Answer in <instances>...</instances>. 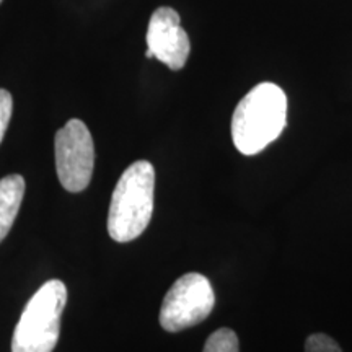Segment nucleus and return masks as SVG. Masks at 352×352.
<instances>
[{"label": "nucleus", "instance_id": "3", "mask_svg": "<svg viewBox=\"0 0 352 352\" xmlns=\"http://www.w3.org/2000/svg\"><path fill=\"white\" fill-rule=\"evenodd\" d=\"M67 287L63 280L44 283L26 303L12 338V352H52L59 341Z\"/></svg>", "mask_w": 352, "mask_h": 352}, {"label": "nucleus", "instance_id": "5", "mask_svg": "<svg viewBox=\"0 0 352 352\" xmlns=\"http://www.w3.org/2000/svg\"><path fill=\"white\" fill-rule=\"evenodd\" d=\"M56 170L59 182L69 192H80L91 182L95 147L90 131L80 120H70L54 139Z\"/></svg>", "mask_w": 352, "mask_h": 352}, {"label": "nucleus", "instance_id": "10", "mask_svg": "<svg viewBox=\"0 0 352 352\" xmlns=\"http://www.w3.org/2000/svg\"><path fill=\"white\" fill-rule=\"evenodd\" d=\"M13 113V100L12 95L7 90L0 88V142H2L3 135L8 127V122L12 120Z\"/></svg>", "mask_w": 352, "mask_h": 352}, {"label": "nucleus", "instance_id": "11", "mask_svg": "<svg viewBox=\"0 0 352 352\" xmlns=\"http://www.w3.org/2000/svg\"><path fill=\"white\" fill-rule=\"evenodd\" d=\"M0 3H2V0H0Z\"/></svg>", "mask_w": 352, "mask_h": 352}, {"label": "nucleus", "instance_id": "4", "mask_svg": "<svg viewBox=\"0 0 352 352\" xmlns=\"http://www.w3.org/2000/svg\"><path fill=\"white\" fill-rule=\"evenodd\" d=\"M212 285L199 272H188L171 285L160 308V327L168 333H178L196 327L214 310Z\"/></svg>", "mask_w": 352, "mask_h": 352}, {"label": "nucleus", "instance_id": "8", "mask_svg": "<svg viewBox=\"0 0 352 352\" xmlns=\"http://www.w3.org/2000/svg\"><path fill=\"white\" fill-rule=\"evenodd\" d=\"M202 352H240L239 336L230 328H220L208 338Z\"/></svg>", "mask_w": 352, "mask_h": 352}, {"label": "nucleus", "instance_id": "1", "mask_svg": "<svg viewBox=\"0 0 352 352\" xmlns=\"http://www.w3.org/2000/svg\"><path fill=\"white\" fill-rule=\"evenodd\" d=\"M287 96L276 83L263 82L246 94L232 118V139L243 155H256L283 134Z\"/></svg>", "mask_w": 352, "mask_h": 352}, {"label": "nucleus", "instance_id": "7", "mask_svg": "<svg viewBox=\"0 0 352 352\" xmlns=\"http://www.w3.org/2000/svg\"><path fill=\"white\" fill-rule=\"evenodd\" d=\"M25 196V179L21 175H8L0 179V241L10 232L19 215Z\"/></svg>", "mask_w": 352, "mask_h": 352}, {"label": "nucleus", "instance_id": "9", "mask_svg": "<svg viewBox=\"0 0 352 352\" xmlns=\"http://www.w3.org/2000/svg\"><path fill=\"white\" fill-rule=\"evenodd\" d=\"M305 352H342L340 344L331 336L323 333L311 334L305 341Z\"/></svg>", "mask_w": 352, "mask_h": 352}, {"label": "nucleus", "instance_id": "6", "mask_svg": "<svg viewBox=\"0 0 352 352\" xmlns=\"http://www.w3.org/2000/svg\"><path fill=\"white\" fill-rule=\"evenodd\" d=\"M147 50L171 70H179L189 56V38L173 8L160 7L152 13L147 30Z\"/></svg>", "mask_w": 352, "mask_h": 352}, {"label": "nucleus", "instance_id": "2", "mask_svg": "<svg viewBox=\"0 0 352 352\" xmlns=\"http://www.w3.org/2000/svg\"><path fill=\"white\" fill-rule=\"evenodd\" d=\"M155 170L151 162L127 166L113 191L108 212V233L118 243H127L144 233L153 214Z\"/></svg>", "mask_w": 352, "mask_h": 352}]
</instances>
